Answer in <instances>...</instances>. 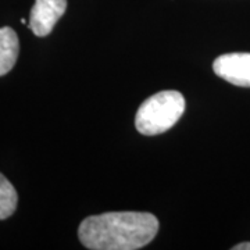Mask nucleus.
<instances>
[{
  "mask_svg": "<svg viewBox=\"0 0 250 250\" xmlns=\"http://www.w3.org/2000/svg\"><path fill=\"white\" fill-rule=\"evenodd\" d=\"M232 250H250V242H243L239 245H235Z\"/></svg>",
  "mask_w": 250,
  "mask_h": 250,
  "instance_id": "7",
  "label": "nucleus"
},
{
  "mask_svg": "<svg viewBox=\"0 0 250 250\" xmlns=\"http://www.w3.org/2000/svg\"><path fill=\"white\" fill-rule=\"evenodd\" d=\"M185 111V98L178 90H163L146 99L138 108L135 126L142 135H159L168 131Z\"/></svg>",
  "mask_w": 250,
  "mask_h": 250,
  "instance_id": "2",
  "label": "nucleus"
},
{
  "mask_svg": "<svg viewBox=\"0 0 250 250\" xmlns=\"http://www.w3.org/2000/svg\"><path fill=\"white\" fill-rule=\"evenodd\" d=\"M18 196L14 187L3 174H0V220H6L14 214Z\"/></svg>",
  "mask_w": 250,
  "mask_h": 250,
  "instance_id": "6",
  "label": "nucleus"
},
{
  "mask_svg": "<svg viewBox=\"0 0 250 250\" xmlns=\"http://www.w3.org/2000/svg\"><path fill=\"white\" fill-rule=\"evenodd\" d=\"M156 215L141 211H113L90 215L81 223L78 238L90 250H138L159 232Z\"/></svg>",
  "mask_w": 250,
  "mask_h": 250,
  "instance_id": "1",
  "label": "nucleus"
},
{
  "mask_svg": "<svg viewBox=\"0 0 250 250\" xmlns=\"http://www.w3.org/2000/svg\"><path fill=\"white\" fill-rule=\"evenodd\" d=\"M67 10V0H35L28 27L36 36H47Z\"/></svg>",
  "mask_w": 250,
  "mask_h": 250,
  "instance_id": "4",
  "label": "nucleus"
},
{
  "mask_svg": "<svg viewBox=\"0 0 250 250\" xmlns=\"http://www.w3.org/2000/svg\"><path fill=\"white\" fill-rule=\"evenodd\" d=\"M213 70L235 86L250 88V53H227L218 56Z\"/></svg>",
  "mask_w": 250,
  "mask_h": 250,
  "instance_id": "3",
  "label": "nucleus"
},
{
  "mask_svg": "<svg viewBox=\"0 0 250 250\" xmlns=\"http://www.w3.org/2000/svg\"><path fill=\"white\" fill-rule=\"evenodd\" d=\"M20 52L16 31L10 27L0 28V77L13 70Z\"/></svg>",
  "mask_w": 250,
  "mask_h": 250,
  "instance_id": "5",
  "label": "nucleus"
}]
</instances>
